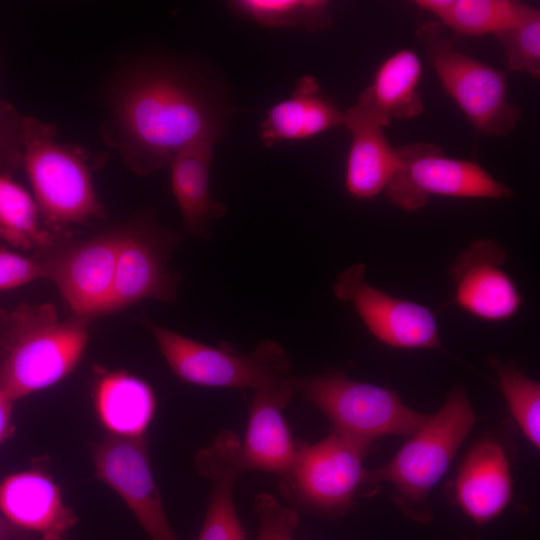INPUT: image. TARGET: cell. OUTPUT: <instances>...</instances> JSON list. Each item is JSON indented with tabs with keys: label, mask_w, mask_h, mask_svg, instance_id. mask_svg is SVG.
<instances>
[{
	"label": "cell",
	"mask_w": 540,
	"mask_h": 540,
	"mask_svg": "<svg viewBox=\"0 0 540 540\" xmlns=\"http://www.w3.org/2000/svg\"><path fill=\"white\" fill-rule=\"evenodd\" d=\"M291 377L252 391L247 430L240 447L245 471H263L283 477L293 464L297 442L283 415L295 392Z\"/></svg>",
	"instance_id": "15"
},
{
	"label": "cell",
	"mask_w": 540,
	"mask_h": 540,
	"mask_svg": "<svg viewBox=\"0 0 540 540\" xmlns=\"http://www.w3.org/2000/svg\"><path fill=\"white\" fill-rule=\"evenodd\" d=\"M216 142L208 137L197 139L180 149L168 164L171 189L183 224L197 238H208L211 222L227 211L210 192V166Z\"/></svg>",
	"instance_id": "21"
},
{
	"label": "cell",
	"mask_w": 540,
	"mask_h": 540,
	"mask_svg": "<svg viewBox=\"0 0 540 540\" xmlns=\"http://www.w3.org/2000/svg\"><path fill=\"white\" fill-rule=\"evenodd\" d=\"M465 540H467V539H465Z\"/></svg>",
	"instance_id": "34"
},
{
	"label": "cell",
	"mask_w": 540,
	"mask_h": 540,
	"mask_svg": "<svg viewBox=\"0 0 540 540\" xmlns=\"http://www.w3.org/2000/svg\"><path fill=\"white\" fill-rule=\"evenodd\" d=\"M414 4L443 27L466 37L495 35L516 24L528 6L511 0H417Z\"/></svg>",
	"instance_id": "24"
},
{
	"label": "cell",
	"mask_w": 540,
	"mask_h": 540,
	"mask_svg": "<svg viewBox=\"0 0 540 540\" xmlns=\"http://www.w3.org/2000/svg\"><path fill=\"white\" fill-rule=\"evenodd\" d=\"M343 122L344 111L321 90L315 77L304 75L289 98L267 110L259 136L265 147L272 148L282 142L310 139Z\"/></svg>",
	"instance_id": "20"
},
{
	"label": "cell",
	"mask_w": 540,
	"mask_h": 540,
	"mask_svg": "<svg viewBox=\"0 0 540 540\" xmlns=\"http://www.w3.org/2000/svg\"><path fill=\"white\" fill-rule=\"evenodd\" d=\"M146 325L170 369L187 383L253 391L292 375L290 360L275 341L242 352L226 342L210 346L152 322Z\"/></svg>",
	"instance_id": "7"
},
{
	"label": "cell",
	"mask_w": 540,
	"mask_h": 540,
	"mask_svg": "<svg viewBox=\"0 0 540 540\" xmlns=\"http://www.w3.org/2000/svg\"><path fill=\"white\" fill-rule=\"evenodd\" d=\"M180 241V236L160 227L148 213L124 225L109 313L143 299L175 300L180 275L169 269L168 259Z\"/></svg>",
	"instance_id": "11"
},
{
	"label": "cell",
	"mask_w": 540,
	"mask_h": 540,
	"mask_svg": "<svg viewBox=\"0 0 540 540\" xmlns=\"http://www.w3.org/2000/svg\"><path fill=\"white\" fill-rule=\"evenodd\" d=\"M369 449L336 432L313 444L297 442L293 464L281 477V489L306 511L342 516L362 488L367 473L363 460Z\"/></svg>",
	"instance_id": "8"
},
{
	"label": "cell",
	"mask_w": 540,
	"mask_h": 540,
	"mask_svg": "<svg viewBox=\"0 0 540 540\" xmlns=\"http://www.w3.org/2000/svg\"><path fill=\"white\" fill-rule=\"evenodd\" d=\"M13 401L0 387V445L14 432L12 422Z\"/></svg>",
	"instance_id": "32"
},
{
	"label": "cell",
	"mask_w": 540,
	"mask_h": 540,
	"mask_svg": "<svg viewBox=\"0 0 540 540\" xmlns=\"http://www.w3.org/2000/svg\"><path fill=\"white\" fill-rule=\"evenodd\" d=\"M503 47L509 70L540 76V12L527 6L520 20L494 35Z\"/></svg>",
	"instance_id": "28"
},
{
	"label": "cell",
	"mask_w": 540,
	"mask_h": 540,
	"mask_svg": "<svg viewBox=\"0 0 540 540\" xmlns=\"http://www.w3.org/2000/svg\"><path fill=\"white\" fill-rule=\"evenodd\" d=\"M56 235L43 224L37 203L10 174L0 173V239L23 250H39Z\"/></svg>",
	"instance_id": "25"
},
{
	"label": "cell",
	"mask_w": 540,
	"mask_h": 540,
	"mask_svg": "<svg viewBox=\"0 0 540 540\" xmlns=\"http://www.w3.org/2000/svg\"><path fill=\"white\" fill-rule=\"evenodd\" d=\"M96 476L126 503L151 540H179L156 486L146 436L107 435L92 451Z\"/></svg>",
	"instance_id": "13"
},
{
	"label": "cell",
	"mask_w": 540,
	"mask_h": 540,
	"mask_svg": "<svg viewBox=\"0 0 540 540\" xmlns=\"http://www.w3.org/2000/svg\"><path fill=\"white\" fill-rule=\"evenodd\" d=\"M422 71L421 59L413 50L394 52L378 66L355 105L384 127L391 120L421 115L424 105L418 86Z\"/></svg>",
	"instance_id": "23"
},
{
	"label": "cell",
	"mask_w": 540,
	"mask_h": 540,
	"mask_svg": "<svg viewBox=\"0 0 540 540\" xmlns=\"http://www.w3.org/2000/svg\"><path fill=\"white\" fill-rule=\"evenodd\" d=\"M416 35L442 88L478 133L503 136L515 129L521 110L508 101L503 71L456 48L437 21L422 23Z\"/></svg>",
	"instance_id": "6"
},
{
	"label": "cell",
	"mask_w": 540,
	"mask_h": 540,
	"mask_svg": "<svg viewBox=\"0 0 540 540\" xmlns=\"http://www.w3.org/2000/svg\"><path fill=\"white\" fill-rule=\"evenodd\" d=\"M17 110L0 101V173L12 175L21 164V120Z\"/></svg>",
	"instance_id": "30"
},
{
	"label": "cell",
	"mask_w": 540,
	"mask_h": 540,
	"mask_svg": "<svg viewBox=\"0 0 540 540\" xmlns=\"http://www.w3.org/2000/svg\"><path fill=\"white\" fill-rule=\"evenodd\" d=\"M351 135L345 169V189L357 200H372L388 187L397 165L394 148L377 120L356 105L344 111Z\"/></svg>",
	"instance_id": "19"
},
{
	"label": "cell",
	"mask_w": 540,
	"mask_h": 540,
	"mask_svg": "<svg viewBox=\"0 0 540 540\" xmlns=\"http://www.w3.org/2000/svg\"><path fill=\"white\" fill-rule=\"evenodd\" d=\"M490 364L509 411L525 438L540 446V384L518 367L493 357Z\"/></svg>",
	"instance_id": "27"
},
{
	"label": "cell",
	"mask_w": 540,
	"mask_h": 540,
	"mask_svg": "<svg viewBox=\"0 0 540 540\" xmlns=\"http://www.w3.org/2000/svg\"><path fill=\"white\" fill-rule=\"evenodd\" d=\"M227 5L239 16L269 28L319 31L333 24L325 0H233Z\"/></svg>",
	"instance_id": "26"
},
{
	"label": "cell",
	"mask_w": 540,
	"mask_h": 540,
	"mask_svg": "<svg viewBox=\"0 0 540 540\" xmlns=\"http://www.w3.org/2000/svg\"><path fill=\"white\" fill-rule=\"evenodd\" d=\"M512 497V477L503 447L493 439L476 442L467 452L455 478L457 506L481 526L501 515Z\"/></svg>",
	"instance_id": "17"
},
{
	"label": "cell",
	"mask_w": 540,
	"mask_h": 540,
	"mask_svg": "<svg viewBox=\"0 0 540 540\" xmlns=\"http://www.w3.org/2000/svg\"><path fill=\"white\" fill-rule=\"evenodd\" d=\"M124 226L77 239L55 236L33 256L58 288L73 315L93 320L109 313Z\"/></svg>",
	"instance_id": "9"
},
{
	"label": "cell",
	"mask_w": 540,
	"mask_h": 540,
	"mask_svg": "<svg viewBox=\"0 0 540 540\" xmlns=\"http://www.w3.org/2000/svg\"><path fill=\"white\" fill-rule=\"evenodd\" d=\"M291 384L330 420L334 432L369 447L383 436H411L430 417L408 407L396 391L341 372L292 375Z\"/></svg>",
	"instance_id": "5"
},
{
	"label": "cell",
	"mask_w": 540,
	"mask_h": 540,
	"mask_svg": "<svg viewBox=\"0 0 540 540\" xmlns=\"http://www.w3.org/2000/svg\"><path fill=\"white\" fill-rule=\"evenodd\" d=\"M254 509L259 521L257 540H295L292 535L300 522L295 509L268 493L255 497Z\"/></svg>",
	"instance_id": "29"
},
{
	"label": "cell",
	"mask_w": 540,
	"mask_h": 540,
	"mask_svg": "<svg viewBox=\"0 0 540 540\" xmlns=\"http://www.w3.org/2000/svg\"><path fill=\"white\" fill-rule=\"evenodd\" d=\"M92 397L96 416L109 436L144 437L156 411L148 382L125 370L98 368Z\"/></svg>",
	"instance_id": "22"
},
{
	"label": "cell",
	"mask_w": 540,
	"mask_h": 540,
	"mask_svg": "<svg viewBox=\"0 0 540 540\" xmlns=\"http://www.w3.org/2000/svg\"><path fill=\"white\" fill-rule=\"evenodd\" d=\"M4 317L0 387L15 401L47 389L79 364L92 320H60L52 304H23Z\"/></svg>",
	"instance_id": "3"
},
{
	"label": "cell",
	"mask_w": 540,
	"mask_h": 540,
	"mask_svg": "<svg viewBox=\"0 0 540 540\" xmlns=\"http://www.w3.org/2000/svg\"><path fill=\"white\" fill-rule=\"evenodd\" d=\"M25 535L0 515V540H24Z\"/></svg>",
	"instance_id": "33"
},
{
	"label": "cell",
	"mask_w": 540,
	"mask_h": 540,
	"mask_svg": "<svg viewBox=\"0 0 540 540\" xmlns=\"http://www.w3.org/2000/svg\"><path fill=\"white\" fill-rule=\"evenodd\" d=\"M397 165L386 188L390 201L405 211L424 207L430 196L501 199L512 190L471 160L446 156L429 142L396 147Z\"/></svg>",
	"instance_id": "10"
},
{
	"label": "cell",
	"mask_w": 540,
	"mask_h": 540,
	"mask_svg": "<svg viewBox=\"0 0 540 540\" xmlns=\"http://www.w3.org/2000/svg\"><path fill=\"white\" fill-rule=\"evenodd\" d=\"M505 260V250L492 240H476L468 245L450 267L455 285L453 303L485 321L513 317L523 297L502 267Z\"/></svg>",
	"instance_id": "14"
},
{
	"label": "cell",
	"mask_w": 540,
	"mask_h": 540,
	"mask_svg": "<svg viewBox=\"0 0 540 540\" xmlns=\"http://www.w3.org/2000/svg\"><path fill=\"white\" fill-rule=\"evenodd\" d=\"M365 269L356 263L341 272L333 285L334 296L350 303L381 343L398 349L443 351L434 312L372 287L364 279Z\"/></svg>",
	"instance_id": "12"
},
{
	"label": "cell",
	"mask_w": 540,
	"mask_h": 540,
	"mask_svg": "<svg viewBox=\"0 0 540 540\" xmlns=\"http://www.w3.org/2000/svg\"><path fill=\"white\" fill-rule=\"evenodd\" d=\"M0 515L42 540H65L77 522L59 486L39 469L17 472L0 482Z\"/></svg>",
	"instance_id": "16"
},
{
	"label": "cell",
	"mask_w": 540,
	"mask_h": 540,
	"mask_svg": "<svg viewBox=\"0 0 540 540\" xmlns=\"http://www.w3.org/2000/svg\"><path fill=\"white\" fill-rule=\"evenodd\" d=\"M53 123L26 115L21 120V164L31 184L45 227L54 235H69L70 228L106 211L98 200L92 172L105 161L77 144L57 140Z\"/></svg>",
	"instance_id": "2"
},
{
	"label": "cell",
	"mask_w": 540,
	"mask_h": 540,
	"mask_svg": "<svg viewBox=\"0 0 540 540\" xmlns=\"http://www.w3.org/2000/svg\"><path fill=\"white\" fill-rule=\"evenodd\" d=\"M39 278H44V274L34 257L0 248V290L19 287Z\"/></svg>",
	"instance_id": "31"
},
{
	"label": "cell",
	"mask_w": 540,
	"mask_h": 540,
	"mask_svg": "<svg viewBox=\"0 0 540 540\" xmlns=\"http://www.w3.org/2000/svg\"><path fill=\"white\" fill-rule=\"evenodd\" d=\"M102 141L139 175L168 165L187 144L220 140L230 116L227 94L196 65L164 55L129 60L105 91Z\"/></svg>",
	"instance_id": "1"
},
{
	"label": "cell",
	"mask_w": 540,
	"mask_h": 540,
	"mask_svg": "<svg viewBox=\"0 0 540 540\" xmlns=\"http://www.w3.org/2000/svg\"><path fill=\"white\" fill-rule=\"evenodd\" d=\"M476 415L465 390L459 386L443 406L383 466L366 473L361 489L373 493L382 483L394 489L393 499L410 519L428 523L432 514L427 498L447 472L468 436Z\"/></svg>",
	"instance_id": "4"
},
{
	"label": "cell",
	"mask_w": 540,
	"mask_h": 540,
	"mask_svg": "<svg viewBox=\"0 0 540 540\" xmlns=\"http://www.w3.org/2000/svg\"><path fill=\"white\" fill-rule=\"evenodd\" d=\"M241 441L233 431H221L195 457L197 471L211 483L209 502L197 540H248L233 499L234 484L245 472Z\"/></svg>",
	"instance_id": "18"
}]
</instances>
